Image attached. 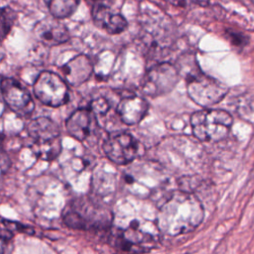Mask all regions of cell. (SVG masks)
<instances>
[{
    "mask_svg": "<svg viewBox=\"0 0 254 254\" xmlns=\"http://www.w3.org/2000/svg\"><path fill=\"white\" fill-rule=\"evenodd\" d=\"M203 216V206L198 197L190 191L179 190L160 206L158 227L163 233L176 236L192 231L201 223Z\"/></svg>",
    "mask_w": 254,
    "mask_h": 254,
    "instance_id": "1",
    "label": "cell"
},
{
    "mask_svg": "<svg viewBox=\"0 0 254 254\" xmlns=\"http://www.w3.org/2000/svg\"><path fill=\"white\" fill-rule=\"evenodd\" d=\"M232 116L221 109H202L190 116L192 134L200 141L217 142L224 139L231 128Z\"/></svg>",
    "mask_w": 254,
    "mask_h": 254,
    "instance_id": "2",
    "label": "cell"
},
{
    "mask_svg": "<svg viewBox=\"0 0 254 254\" xmlns=\"http://www.w3.org/2000/svg\"><path fill=\"white\" fill-rule=\"evenodd\" d=\"M28 136L32 140L34 154L42 160H53L61 152L60 129L49 117H37L27 127Z\"/></svg>",
    "mask_w": 254,
    "mask_h": 254,
    "instance_id": "3",
    "label": "cell"
},
{
    "mask_svg": "<svg viewBox=\"0 0 254 254\" xmlns=\"http://www.w3.org/2000/svg\"><path fill=\"white\" fill-rule=\"evenodd\" d=\"M111 219L107 210L85 200L74 201L64 211V223L77 229H105Z\"/></svg>",
    "mask_w": 254,
    "mask_h": 254,
    "instance_id": "4",
    "label": "cell"
},
{
    "mask_svg": "<svg viewBox=\"0 0 254 254\" xmlns=\"http://www.w3.org/2000/svg\"><path fill=\"white\" fill-rule=\"evenodd\" d=\"M186 80L189 96L201 107H210L218 103L228 91L224 83L204 74L201 70L188 76Z\"/></svg>",
    "mask_w": 254,
    "mask_h": 254,
    "instance_id": "5",
    "label": "cell"
},
{
    "mask_svg": "<svg viewBox=\"0 0 254 254\" xmlns=\"http://www.w3.org/2000/svg\"><path fill=\"white\" fill-rule=\"evenodd\" d=\"M33 89L36 97L45 105L60 107L68 101L66 81L53 71L40 72L34 81Z\"/></svg>",
    "mask_w": 254,
    "mask_h": 254,
    "instance_id": "6",
    "label": "cell"
},
{
    "mask_svg": "<svg viewBox=\"0 0 254 254\" xmlns=\"http://www.w3.org/2000/svg\"><path fill=\"white\" fill-rule=\"evenodd\" d=\"M180 72L177 65L162 63L153 65L142 81V90L149 96H159L170 92L178 83Z\"/></svg>",
    "mask_w": 254,
    "mask_h": 254,
    "instance_id": "7",
    "label": "cell"
},
{
    "mask_svg": "<svg viewBox=\"0 0 254 254\" xmlns=\"http://www.w3.org/2000/svg\"><path fill=\"white\" fill-rule=\"evenodd\" d=\"M102 148L106 157L118 165L131 163L139 152L137 140L128 132L110 134L105 139Z\"/></svg>",
    "mask_w": 254,
    "mask_h": 254,
    "instance_id": "8",
    "label": "cell"
},
{
    "mask_svg": "<svg viewBox=\"0 0 254 254\" xmlns=\"http://www.w3.org/2000/svg\"><path fill=\"white\" fill-rule=\"evenodd\" d=\"M0 92L3 102L20 116L30 115L35 103L30 92L16 79L4 77L0 80Z\"/></svg>",
    "mask_w": 254,
    "mask_h": 254,
    "instance_id": "9",
    "label": "cell"
},
{
    "mask_svg": "<svg viewBox=\"0 0 254 254\" xmlns=\"http://www.w3.org/2000/svg\"><path fill=\"white\" fill-rule=\"evenodd\" d=\"M33 32L39 41L50 47L62 45L69 39L68 29L52 15L37 22Z\"/></svg>",
    "mask_w": 254,
    "mask_h": 254,
    "instance_id": "10",
    "label": "cell"
},
{
    "mask_svg": "<svg viewBox=\"0 0 254 254\" xmlns=\"http://www.w3.org/2000/svg\"><path fill=\"white\" fill-rule=\"evenodd\" d=\"M91 17L94 24L108 34H120L128 27L127 20L124 16L111 10L104 4H93Z\"/></svg>",
    "mask_w": 254,
    "mask_h": 254,
    "instance_id": "11",
    "label": "cell"
},
{
    "mask_svg": "<svg viewBox=\"0 0 254 254\" xmlns=\"http://www.w3.org/2000/svg\"><path fill=\"white\" fill-rule=\"evenodd\" d=\"M95 123V114L90 108H78L66 119L65 127L71 137L83 141L91 134Z\"/></svg>",
    "mask_w": 254,
    "mask_h": 254,
    "instance_id": "12",
    "label": "cell"
},
{
    "mask_svg": "<svg viewBox=\"0 0 254 254\" xmlns=\"http://www.w3.org/2000/svg\"><path fill=\"white\" fill-rule=\"evenodd\" d=\"M148 109L149 104L143 97L129 95L118 102L116 112L123 123L135 125L146 116Z\"/></svg>",
    "mask_w": 254,
    "mask_h": 254,
    "instance_id": "13",
    "label": "cell"
},
{
    "mask_svg": "<svg viewBox=\"0 0 254 254\" xmlns=\"http://www.w3.org/2000/svg\"><path fill=\"white\" fill-rule=\"evenodd\" d=\"M93 66L90 59L85 55H78L62 66L64 80L73 86L85 82L91 75Z\"/></svg>",
    "mask_w": 254,
    "mask_h": 254,
    "instance_id": "14",
    "label": "cell"
},
{
    "mask_svg": "<svg viewBox=\"0 0 254 254\" xmlns=\"http://www.w3.org/2000/svg\"><path fill=\"white\" fill-rule=\"evenodd\" d=\"M52 16L58 19L70 17L79 5L80 0H44Z\"/></svg>",
    "mask_w": 254,
    "mask_h": 254,
    "instance_id": "15",
    "label": "cell"
},
{
    "mask_svg": "<svg viewBox=\"0 0 254 254\" xmlns=\"http://www.w3.org/2000/svg\"><path fill=\"white\" fill-rule=\"evenodd\" d=\"M17 19V13L10 7H0V41L10 34Z\"/></svg>",
    "mask_w": 254,
    "mask_h": 254,
    "instance_id": "16",
    "label": "cell"
},
{
    "mask_svg": "<svg viewBox=\"0 0 254 254\" xmlns=\"http://www.w3.org/2000/svg\"><path fill=\"white\" fill-rule=\"evenodd\" d=\"M91 111L94 114H98V115H104L106 114L109 109H110V103L108 101V99L104 96H97L95 98H93L90 102V107Z\"/></svg>",
    "mask_w": 254,
    "mask_h": 254,
    "instance_id": "17",
    "label": "cell"
},
{
    "mask_svg": "<svg viewBox=\"0 0 254 254\" xmlns=\"http://www.w3.org/2000/svg\"><path fill=\"white\" fill-rule=\"evenodd\" d=\"M11 233L0 235V254H9L11 251Z\"/></svg>",
    "mask_w": 254,
    "mask_h": 254,
    "instance_id": "18",
    "label": "cell"
},
{
    "mask_svg": "<svg viewBox=\"0 0 254 254\" xmlns=\"http://www.w3.org/2000/svg\"><path fill=\"white\" fill-rule=\"evenodd\" d=\"M6 223V227L12 232L13 230H18L20 232H25V233H33V229L27 227V226H24V225H21L17 222H13V221H7L5 220L4 221Z\"/></svg>",
    "mask_w": 254,
    "mask_h": 254,
    "instance_id": "19",
    "label": "cell"
},
{
    "mask_svg": "<svg viewBox=\"0 0 254 254\" xmlns=\"http://www.w3.org/2000/svg\"><path fill=\"white\" fill-rule=\"evenodd\" d=\"M9 167V160L7 156L0 151V176L3 175Z\"/></svg>",
    "mask_w": 254,
    "mask_h": 254,
    "instance_id": "20",
    "label": "cell"
},
{
    "mask_svg": "<svg viewBox=\"0 0 254 254\" xmlns=\"http://www.w3.org/2000/svg\"><path fill=\"white\" fill-rule=\"evenodd\" d=\"M229 39L231 40L232 44L235 45V46H242V45H245L246 43V38L241 36L240 34H236L235 37H233L231 34H229Z\"/></svg>",
    "mask_w": 254,
    "mask_h": 254,
    "instance_id": "21",
    "label": "cell"
},
{
    "mask_svg": "<svg viewBox=\"0 0 254 254\" xmlns=\"http://www.w3.org/2000/svg\"><path fill=\"white\" fill-rule=\"evenodd\" d=\"M87 1H90L93 4H104V5H106V3H110L113 0H87Z\"/></svg>",
    "mask_w": 254,
    "mask_h": 254,
    "instance_id": "22",
    "label": "cell"
},
{
    "mask_svg": "<svg viewBox=\"0 0 254 254\" xmlns=\"http://www.w3.org/2000/svg\"><path fill=\"white\" fill-rule=\"evenodd\" d=\"M4 58H5V50H4V48L1 44V41H0V63L4 60Z\"/></svg>",
    "mask_w": 254,
    "mask_h": 254,
    "instance_id": "23",
    "label": "cell"
}]
</instances>
